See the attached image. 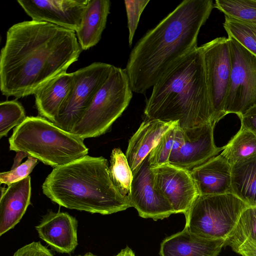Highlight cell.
Wrapping results in <instances>:
<instances>
[{"instance_id": "1", "label": "cell", "mask_w": 256, "mask_h": 256, "mask_svg": "<svg viewBox=\"0 0 256 256\" xmlns=\"http://www.w3.org/2000/svg\"><path fill=\"white\" fill-rule=\"evenodd\" d=\"M82 50L74 30L33 20L14 24L0 54L2 94L17 98L34 94L66 72Z\"/></svg>"}, {"instance_id": "2", "label": "cell", "mask_w": 256, "mask_h": 256, "mask_svg": "<svg viewBox=\"0 0 256 256\" xmlns=\"http://www.w3.org/2000/svg\"><path fill=\"white\" fill-rule=\"evenodd\" d=\"M212 0H184L136 44L125 68L132 92L144 94L174 64L198 47Z\"/></svg>"}, {"instance_id": "3", "label": "cell", "mask_w": 256, "mask_h": 256, "mask_svg": "<svg viewBox=\"0 0 256 256\" xmlns=\"http://www.w3.org/2000/svg\"><path fill=\"white\" fill-rule=\"evenodd\" d=\"M152 88L145 119L178 122L182 129L216 124L200 46L180 60Z\"/></svg>"}, {"instance_id": "4", "label": "cell", "mask_w": 256, "mask_h": 256, "mask_svg": "<svg viewBox=\"0 0 256 256\" xmlns=\"http://www.w3.org/2000/svg\"><path fill=\"white\" fill-rule=\"evenodd\" d=\"M52 202L70 210L110 214L132 207L112 182L108 160L88 155L54 168L42 185Z\"/></svg>"}, {"instance_id": "5", "label": "cell", "mask_w": 256, "mask_h": 256, "mask_svg": "<svg viewBox=\"0 0 256 256\" xmlns=\"http://www.w3.org/2000/svg\"><path fill=\"white\" fill-rule=\"evenodd\" d=\"M84 140L38 116H26L14 128L8 142L10 150L24 152L55 168L88 155Z\"/></svg>"}, {"instance_id": "6", "label": "cell", "mask_w": 256, "mask_h": 256, "mask_svg": "<svg viewBox=\"0 0 256 256\" xmlns=\"http://www.w3.org/2000/svg\"><path fill=\"white\" fill-rule=\"evenodd\" d=\"M132 96L125 68L114 66L91 104L70 133L84 140L104 134L126 108Z\"/></svg>"}, {"instance_id": "7", "label": "cell", "mask_w": 256, "mask_h": 256, "mask_svg": "<svg viewBox=\"0 0 256 256\" xmlns=\"http://www.w3.org/2000/svg\"><path fill=\"white\" fill-rule=\"evenodd\" d=\"M248 206L232 193L200 194L184 214V226L205 238L226 240Z\"/></svg>"}, {"instance_id": "8", "label": "cell", "mask_w": 256, "mask_h": 256, "mask_svg": "<svg viewBox=\"0 0 256 256\" xmlns=\"http://www.w3.org/2000/svg\"><path fill=\"white\" fill-rule=\"evenodd\" d=\"M112 65L95 62L73 73L72 88L52 122L70 132L91 104L96 94L110 75Z\"/></svg>"}, {"instance_id": "9", "label": "cell", "mask_w": 256, "mask_h": 256, "mask_svg": "<svg viewBox=\"0 0 256 256\" xmlns=\"http://www.w3.org/2000/svg\"><path fill=\"white\" fill-rule=\"evenodd\" d=\"M232 70L224 114L238 117L256 106V56L228 38Z\"/></svg>"}, {"instance_id": "10", "label": "cell", "mask_w": 256, "mask_h": 256, "mask_svg": "<svg viewBox=\"0 0 256 256\" xmlns=\"http://www.w3.org/2000/svg\"><path fill=\"white\" fill-rule=\"evenodd\" d=\"M204 56L207 85L216 124L224 117L230 86L232 64L228 38H216L200 46Z\"/></svg>"}, {"instance_id": "11", "label": "cell", "mask_w": 256, "mask_h": 256, "mask_svg": "<svg viewBox=\"0 0 256 256\" xmlns=\"http://www.w3.org/2000/svg\"><path fill=\"white\" fill-rule=\"evenodd\" d=\"M150 168L155 188L174 214H186L200 195L190 170L169 162Z\"/></svg>"}, {"instance_id": "12", "label": "cell", "mask_w": 256, "mask_h": 256, "mask_svg": "<svg viewBox=\"0 0 256 256\" xmlns=\"http://www.w3.org/2000/svg\"><path fill=\"white\" fill-rule=\"evenodd\" d=\"M132 174L131 190L128 198L140 216L157 220L174 214L168 202L154 188L148 156Z\"/></svg>"}, {"instance_id": "13", "label": "cell", "mask_w": 256, "mask_h": 256, "mask_svg": "<svg viewBox=\"0 0 256 256\" xmlns=\"http://www.w3.org/2000/svg\"><path fill=\"white\" fill-rule=\"evenodd\" d=\"M32 20L44 22L76 32L88 0H18Z\"/></svg>"}, {"instance_id": "14", "label": "cell", "mask_w": 256, "mask_h": 256, "mask_svg": "<svg viewBox=\"0 0 256 256\" xmlns=\"http://www.w3.org/2000/svg\"><path fill=\"white\" fill-rule=\"evenodd\" d=\"M215 125L214 122H208L183 129L184 144L170 153L169 163L190 170L218 155L224 147H217L214 144Z\"/></svg>"}, {"instance_id": "15", "label": "cell", "mask_w": 256, "mask_h": 256, "mask_svg": "<svg viewBox=\"0 0 256 256\" xmlns=\"http://www.w3.org/2000/svg\"><path fill=\"white\" fill-rule=\"evenodd\" d=\"M78 221L68 212L50 210L36 226L39 237L53 250L70 254L78 244Z\"/></svg>"}, {"instance_id": "16", "label": "cell", "mask_w": 256, "mask_h": 256, "mask_svg": "<svg viewBox=\"0 0 256 256\" xmlns=\"http://www.w3.org/2000/svg\"><path fill=\"white\" fill-rule=\"evenodd\" d=\"M224 239H207L184 226L180 232L165 238L160 244V256H218L224 246Z\"/></svg>"}, {"instance_id": "17", "label": "cell", "mask_w": 256, "mask_h": 256, "mask_svg": "<svg viewBox=\"0 0 256 256\" xmlns=\"http://www.w3.org/2000/svg\"><path fill=\"white\" fill-rule=\"evenodd\" d=\"M200 195L232 193L231 166L221 154H218L190 170Z\"/></svg>"}, {"instance_id": "18", "label": "cell", "mask_w": 256, "mask_h": 256, "mask_svg": "<svg viewBox=\"0 0 256 256\" xmlns=\"http://www.w3.org/2000/svg\"><path fill=\"white\" fill-rule=\"evenodd\" d=\"M1 188L0 236L13 228L21 220L30 204L31 182L28 176Z\"/></svg>"}, {"instance_id": "19", "label": "cell", "mask_w": 256, "mask_h": 256, "mask_svg": "<svg viewBox=\"0 0 256 256\" xmlns=\"http://www.w3.org/2000/svg\"><path fill=\"white\" fill-rule=\"evenodd\" d=\"M178 124V122L144 119L129 140L125 154L132 172L157 145L162 135Z\"/></svg>"}, {"instance_id": "20", "label": "cell", "mask_w": 256, "mask_h": 256, "mask_svg": "<svg viewBox=\"0 0 256 256\" xmlns=\"http://www.w3.org/2000/svg\"><path fill=\"white\" fill-rule=\"evenodd\" d=\"M73 73H64L48 82L34 93L39 116L53 122L72 87Z\"/></svg>"}, {"instance_id": "21", "label": "cell", "mask_w": 256, "mask_h": 256, "mask_svg": "<svg viewBox=\"0 0 256 256\" xmlns=\"http://www.w3.org/2000/svg\"><path fill=\"white\" fill-rule=\"evenodd\" d=\"M109 0H88L80 28L76 32L82 50L96 46L101 39L110 8Z\"/></svg>"}, {"instance_id": "22", "label": "cell", "mask_w": 256, "mask_h": 256, "mask_svg": "<svg viewBox=\"0 0 256 256\" xmlns=\"http://www.w3.org/2000/svg\"><path fill=\"white\" fill-rule=\"evenodd\" d=\"M228 246L242 256H256V206L242 211L225 240L224 246Z\"/></svg>"}, {"instance_id": "23", "label": "cell", "mask_w": 256, "mask_h": 256, "mask_svg": "<svg viewBox=\"0 0 256 256\" xmlns=\"http://www.w3.org/2000/svg\"><path fill=\"white\" fill-rule=\"evenodd\" d=\"M232 192L248 206H256V156L231 166Z\"/></svg>"}, {"instance_id": "24", "label": "cell", "mask_w": 256, "mask_h": 256, "mask_svg": "<svg viewBox=\"0 0 256 256\" xmlns=\"http://www.w3.org/2000/svg\"><path fill=\"white\" fill-rule=\"evenodd\" d=\"M220 154L230 166L256 156V136L241 126Z\"/></svg>"}, {"instance_id": "25", "label": "cell", "mask_w": 256, "mask_h": 256, "mask_svg": "<svg viewBox=\"0 0 256 256\" xmlns=\"http://www.w3.org/2000/svg\"><path fill=\"white\" fill-rule=\"evenodd\" d=\"M184 130L178 124L166 132L148 155L150 167L169 162L170 153L184 144Z\"/></svg>"}, {"instance_id": "26", "label": "cell", "mask_w": 256, "mask_h": 256, "mask_svg": "<svg viewBox=\"0 0 256 256\" xmlns=\"http://www.w3.org/2000/svg\"><path fill=\"white\" fill-rule=\"evenodd\" d=\"M109 170L111 179L119 192L128 197L131 190L133 174L126 154L119 148L112 150Z\"/></svg>"}, {"instance_id": "27", "label": "cell", "mask_w": 256, "mask_h": 256, "mask_svg": "<svg viewBox=\"0 0 256 256\" xmlns=\"http://www.w3.org/2000/svg\"><path fill=\"white\" fill-rule=\"evenodd\" d=\"M228 38L236 40L256 56V24L242 22L225 16L224 22Z\"/></svg>"}, {"instance_id": "28", "label": "cell", "mask_w": 256, "mask_h": 256, "mask_svg": "<svg viewBox=\"0 0 256 256\" xmlns=\"http://www.w3.org/2000/svg\"><path fill=\"white\" fill-rule=\"evenodd\" d=\"M214 8L228 18L256 24V0H216Z\"/></svg>"}, {"instance_id": "29", "label": "cell", "mask_w": 256, "mask_h": 256, "mask_svg": "<svg viewBox=\"0 0 256 256\" xmlns=\"http://www.w3.org/2000/svg\"><path fill=\"white\" fill-rule=\"evenodd\" d=\"M0 138L6 136L14 127L20 124L26 118L24 109L16 100L0 103Z\"/></svg>"}, {"instance_id": "30", "label": "cell", "mask_w": 256, "mask_h": 256, "mask_svg": "<svg viewBox=\"0 0 256 256\" xmlns=\"http://www.w3.org/2000/svg\"><path fill=\"white\" fill-rule=\"evenodd\" d=\"M150 2L149 0H126V6L128 26V44L131 46L136 30L137 28L140 16Z\"/></svg>"}, {"instance_id": "31", "label": "cell", "mask_w": 256, "mask_h": 256, "mask_svg": "<svg viewBox=\"0 0 256 256\" xmlns=\"http://www.w3.org/2000/svg\"><path fill=\"white\" fill-rule=\"evenodd\" d=\"M38 162V160L29 156L27 160L10 170L0 174V184L8 186L21 180L29 176Z\"/></svg>"}, {"instance_id": "32", "label": "cell", "mask_w": 256, "mask_h": 256, "mask_svg": "<svg viewBox=\"0 0 256 256\" xmlns=\"http://www.w3.org/2000/svg\"><path fill=\"white\" fill-rule=\"evenodd\" d=\"M12 256H54L40 242H33L18 249Z\"/></svg>"}, {"instance_id": "33", "label": "cell", "mask_w": 256, "mask_h": 256, "mask_svg": "<svg viewBox=\"0 0 256 256\" xmlns=\"http://www.w3.org/2000/svg\"><path fill=\"white\" fill-rule=\"evenodd\" d=\"M241 126L256 136V106L247 110L239 116Z\"/></svg>"}, {"instance_id": "34", "label": "cell", "mask_w": 256, "mask_h": 256, "mask_svg": "<svg viewBox=\"0 0 256 256\" xmlns=\"http://www.w3.org/2000/svg\"><path fill=\"white\" fill-rule=\"evenodd\" d=\"M28 156V155L22 152H17V154L15 157L14 164L12 166V168H14L20 164V162L23 158Z\"/></svg>"}, {"instance_id": "35", "label": "cell", "mask_w": 256, "mask_h": 256, "mask_svg": "<svg viewBox=\"0 0 256 256\" xmlns=\"http://www.w3.org/2000/svg\"><path fill=\"white\" fill-rule=\"evenodd\" d=\"M116 256H135L134 252L128 246L122 250Z\"/></svg>"}, {"instance_id": "36", "label": "cell", "mask_w": 256, "mask_h": 256, "mask_svg": "<svg viewBox=\"0 0 256 256\" xmlns=\"http://www.w3.org/2000/svg\"><path fill=\"white\" fill-rule=\"evenodd\" d=\"M96 256V255H94V254L90 253V252H88L86 254L82 255V256Z\"/></svg>"}]
</instances>
